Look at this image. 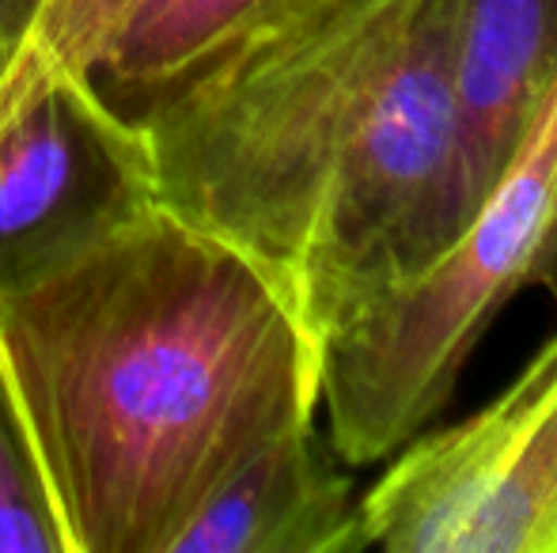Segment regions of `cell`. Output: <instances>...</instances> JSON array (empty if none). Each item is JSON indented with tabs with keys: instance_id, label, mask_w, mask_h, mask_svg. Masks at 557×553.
I'll use <instances>...</instances> for the list:
<instances>
[{
	"instance_id": "6da1fadb",
	"label": "cell",
	"mask_w": 557,
	"mask_h": 553,
	"mask_svg": "<svg viewBox=\"0 0 557 553\" xmlns=\"http://www.w3.org/2000/svg\"><path fill=\"white\" fill-rule=\"evenodd\" d=\"M455 15L459 0H326L129 122L152 198L247 254L311 356L467 228Z\"/></svg>"
},
{
	"instance_id": "7a4b0ae2",
	"label": "cell",
	"mask_w": 557,
	"mask_h": 553,
	"mask_svg": "<svg viewBox=\"0 0 557 553\" xmlns=\"http://www.w3.org/2000/svg\"><path fill=\"white\" fill-rule=\"evenodd\" d=\"M0 368L69 553H168L243 451L319 414L281 288L156 198L0 285Z\"/></svg>"
},
{
	"instance_id": "3957f363",
	"label": "cell",
	"mask_w": 557,
	"mask_h": 553,
	"mask_svg": "<svg viewBox=\"0 0 557 553\" xmlns=\"http://www.w3.org/2000/svg\"><path fill=\"white\" fill-rule=\"evenodd\" d=\"M523 288L557 292V73L451 251L319 341V406L342 463H380L441 414L467 356Z\"/></svg>"
},
{
	"instance_id": "277c9868",
	"label": "cell",
	"mask_w": 557,
	"mask_h": 553,
	"mask_svg": "<svg viewBox=\"0 0 557 553\" xmlns=\"http://www.w3.org/2000/svg\"><path fill=\"white\" fill-rule=\"evenodd\" d=\"M387 458L360 493L368 550L557 553V334L490 406Z\"/></svg>"
},
{
	"instance_id": "5b68a950",
	"label": "cell",
	"mask_w": 557,
	"mask_h": 553,
	"mask_svg": "<svg viewBox=\"0 0 557 553\" xmlns=\"http://www.w3.org/2000/svg\"><path fill=\"white\" fill-rule=\"evenodd\" d=\"M152 201L140 137L84 76H42L0 114V285Z\"/></svg>"
},
{
	"instance_id": "8992f818",
	"label": "cell",
	"mask_w": 557,
	"mask_h": 553,
	"mask_svg": "<svg viewBox=\"0 0 557 553\" xmlns=\"http://www.w3.org/2000/svg\"><path fill=\"white\" fill-rule=\"evenodd\" d=\"M360 497L315 417L243 451L194 504L168 553H360Z\"/></svg>"
},
{
	"instance_id": "52a82bcc",
	"label": "cell",
	"mask_w": 557,
	"mask_h": 553,
	"mask_svg": "<svg viewBox=\"0 0 557 553\" xmlns=\"http://www.w3.org/2000/svg\"><path fill=\"white\" fill-rule=\"evenodd\" d=\"M557 73V0H459L451 50L455 152L467 224Z\"/></svg>"
},
{
	"instance_id": "ba28073f",
	"label": "cell",
	"mask_w": 557,
	"mask_h": 553,
	"mask_svg": "<svg viewBox=\"0 0 557 553\" xmlns=\"http://www.w3.org/2000/svg\"><path fill=\"white\" fill-rule=\"evenodd\" d=\"M319 4L326 0H133L81 76L133 122L168 91Z\"/></svg>"
},
{
	"instance_id": "9c48e42d",
	"label": "cell",
	"mask_w": 557,
	"mask_h": 553,
	"mask_svg": "<svg viewBox=\"0 0 557 553\" xmlns=\"http://www.w3.org/2000/svg\"><path fill=\"white\" fill-rule=\"evenodd\" d=\"M0 553H69L50 486L0 368Z\"/></svg>"
},
{
	"instance_id": "30bf717a",
	"label": "cell",
	"mask_w": 557,
	"mask_h": 553,
	"mask_svg": "<svg viewBox=\"0 0 557 553\" xmlns=\"http://www.w3.org/2000/svg\"><path fill=\"white\" fill-rule=\"evenodd\" d=\"M133 0H46L20 68L0 91V114L42 76H81Z\"/></svg>"
},
{
	"instance_id": "8fae6325",
	"label": "cell",
	"mask_w": 557,
	"mask_h": 553,
	"mask_svg": "<svg viewBox=\"0 0 557 553\" xmlns=\"http://www.w3.org/2000/svg\"><path fill=\"white\" fill-rule=\"evenodd\" d=\"M46 0H0V91L20 68Z\"/></svg>"
}]
</instances>
